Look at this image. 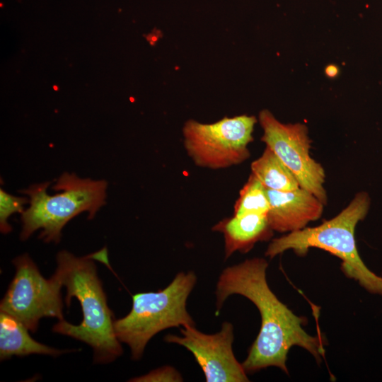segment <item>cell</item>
Masks as SVG:
<instances>
[{"mask_svg": "<svg viewBox=\"0 0 382 382\" xmlns=\"http://www.w3.org/2000/svg\"><path fill=\"white\" fill-rule=\"evenodd\" d=\"M182 336L167 335L164 340L185 347L201 367L207 382L249 381L242 364L234 356L233 327L223 322L219 332L206 334L195 326L181 327Z\"/></svg>", "mask_w": 382, "mask_h": 382, "instance_id": "9", "label": "cell"}, {"mask_svg": "<svg viewBox=\"0 0 382 382\" xmlns=\"http://www.w3.org/2000/svg\"><path fill=\"white\" fill-rule=\"evenodd\" d=\"M253 174L266 188L277 191H290L299 184L286 166L267 146L262 155L250 165Z\"/></svg>", "mask_w": 382, "mask_h": 382, "instance_id": "13", "label": "cell"}, {"mask_svg": "<svg viewBox=\"0 0 382 382\" xmlns=\"http://www.w3.org/2000/svg\"><path fill=\"white\" fill-rule=\"evenodd\" d=\"M53 88H54L55 90L57 89V87L56 86H54Z\"/></svg>", "mask_w": 382, "mask_h": 382, "instance_id": "18", "label": "cell"}, {"mask_svg": "<svg viewBox=\"0 0 382 382\" xmlns=\"http://www.w3.org/2000/svg\"><path fill=\"white\" fill-rule=\"evenodd\" d=\"M212 231L224 235L225 260L236 251L248 253L256 243L270 240L274 231L267 214H260L225 218L215 224Z\"/></svg>", "mask_w": 382, "mask_h": 382, "instance_id": "11", "label": "cell"}, {"mask_svg": "<svg viewBox=\"0 0 382 382\" xmlns=\"http://www.w3.org/2000/svg\"><path fill=\"white\" fill-rule=\"evenodd\" d=\"M137 382L183 381L180 374L173 367L166 366L152 370L149 373L129 380Z\"/></svg>", "mask_w": 382, "mask_h": 382, "instance_id": "16", "label": "cell"}, {"mask_svg": "<svg viewBox=\"0 0 382 382\" xmlns=\"http://www.w3.org/2000/svg\"><path fill=\"white\" fill-rule=\"evenodd\" d=\"M50 184H35L21 191L30 197V207L21 214L22 241L42 229L40 238L57 243L62 229L69 221L83 212H88V218L91 219L105 204V180L81 179L74 173H64L52 187L55 191L62 192L54 195L47 194Z\"/></svg>", "mask_w": 382, "mask_h": 382, "instance_id": "4", "label": "cell"}, {"mask_svg": "<svg viewBox=\"0 0 382 382\" xmlns=\"http://www.w3.org/2000/svg\"><path fill=\"white\" fill-rule=\"evenodd\" d=\"M325 74L328 78H335L339 74V68L335 64H328L325 68Z\"/></svg>", "mask_w": 382, "mask_h": 382, "instance_id": "17", "label": "cell"}, {"mask_svg": "<svg viewBox=\"0 0 382 382\" xmlns=\"http://www.w3.org/2000/svg\"><path fill=\"white\" fill-rule=\"evenodd\" d=\"M15 275L1 301L0 311L22 323L35 332L42 318L64 320L62 285L54 274L45 279L28 254L13 260Z\"/></svg>", "mask_w": 382, "mask_h": 382, "instance_id": "7", "label": "cell"}, {"mask_svg": "<svg viewBox=\"0 0 382 382\" xmlns=\"http://www.w3.org/2000/svg\"><path fill=\"white\" fill-rule=\"evenodd\" d=\"M196 282L194 272H180L163 289L132 295V309L125 317L115 319L114 327L118 340L129 347L134 360L142 357L149 341L159 332L195 326L186 306Z\"/></svg>", "mask_w": 382, "mask_h": 382, "instance_id": "5", "label": "cell"}, {"mask_svg": "<svg viewBox=\"0 0 382 382\" xmlns=\"http://www.w3.org/2000/svg\"><path fill=\"white\" fill-rule=\"evenodd\" d=\"M28 329L14 317L0 312V359L4 360L13 356L25 357L33 354L53 357L66 352L35 340Z\"/></svg>", "mask_w": 382, "mask_h": 382, "instance_id": "12", "label": "cell"}, {"mask_svg": "<svg viewBox=\"0 0 382 382\" xmlns=\"http://www.w3.org/2000/svg\"><path fill=\"white\" fill-rule=\"evenodd\" d=\"M266 190L270 203L267 217L274 231L301 230L323 214L324 204L301 187L290 191Z\"/></svg>", "mask_w": 382, "mask_h": 382, "instance_id": "10", "label": "cell"}, {"mask_svg": "<svg viewBox=\"0 0 382 382\" xmlns=\"http://www.w3.org/2000/svg\"><path fill=\"white\" fill-rule=\"evenodd\" d=\"M256 123L255 116L246 115L209 124L189 120L183 128L185 149L201 168L218 170L238 165L250 156L248 145Z\"/></svg>", "mask_w": 382, "mask_h": 382, "instance_id": "6", "label": "cell"}, {"mask_svg": "<svg viewBox=\"0 0 382 382\" xmlns=\"http://www.w3.org/2000/svg\"><path fill=\"white\" fill-rule=\"evenodd\" d=\"M26 197L13 196L0 189V230L3 233H8L11 227L8 223V217L14 213H23V204L28 203Z\"/></svg>", "mask_w": 382, "mask_h": 382, "instance_id": "15", "label": "cell"}, {"mask_svg": "<svg viewBox=\"0 0 382 382\" xmlns=\"http://www.w3.org/2000/svg\"><path fill=\"white\" fill-rule=\"evenodd\" d=\"M93 259V254L81 257L66 250L57 254V266L54 274L66 289V306H69L73 297L79 301L83 320L78 325L64 319L59 320L52 330L91 346L93 361L108 364L120 357L123 349L115 334V319L108 307Z\"/></svg>", "mask_w": 382, "mask_h": 382, "instance_id": "2", "label": "cell"}, {"mask_svg": "<svg viewBox=\"0 0 382 382\" xmlns=\"http://www.w3.org/2000/svg\"><path fill=\"white\" fill-rule=\"evenodd\" d=\"M269 209L270 203L265 187L250 174L239 192V197L234 204L233 216L267 214Z\"/></svg>", "mask_w": 382, "mask_h": 382, "instance_id": "14", "label": "cell"}, {"mask_svg": "<svg viewBox=\"0 0 382 382\" xmlns=\"http://www.w3.org/2000/svg\"><path fill=\"white\" fill-rule=\"evenodd\" d=\"M267 267L266 260L254 257L225 268L216 283V311L233 294L251 301L260 312L261 327L242 363L243 369L253 374L276 366L289 374L286 362L291 347H302L320 360L324 342L322 336L309 335L303 328L307 319L294 314L271 290L266 277Z\"/></svg>", "mask_w": 382, "mask_h": 382, "instance_id": "1", "label": "cell"}, {"mask_svg": "<svg viewBox=\"0 0 382 382\" xmlns=\"http://www.w3.org/2000/svg\"><path fill=\"white\" fill-rule=\"evenodd\" d=\"M258 121L263 130L261 141L291 171L301 188L326 204L325 170L310 155L311 141L307 127L299 122L282 123L267 109L259 112Z\"/></svg>", "mask_w": 382, "mask_h": 382, "instance_id": "8", "label": "cell"}, {"mask_svg": "<svg viewBox=\"0 0 382 382\" xmlns=\"http://www.w3.org/2000/svg\"><path fill=\"white\" fill-rule=\"evenodd\" d=\"M370 207L366 192H358L342 212L334 218L315 227H305L273 239L265 256L273 258L288 250L298 255H306L311 248H320L342 260L341 269L347 277L357 281L373 294L382 296V277L371 271L358 253L354 231Z\"/></svg>", "mask_w": 382, "mask_h": 382, "instance_id": "3", "label": "cell"}]
</instances>
